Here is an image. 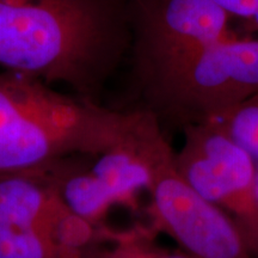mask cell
<instances>
[{"label": "cell", "mask_w": 258, "mask_h": 258, "mask_svg": "<svg viewBox=\"0 0 258 258\" xmlns=\"http://www.w3.org/2000/svg\"><path fill=\"white\" fill-rule=\"evenodd\" d=\"M177 172L202 198L232 219L258 258L257 163L215 120L183 127Z\"/></svg>", "instance_id": "277c9868"}, {"label": "cell", "mask_w": 258, "mask_h": 258, "mask_svg": "<svg viewBox=\"0 0 258 258\" xmlns=\"http://www.w3.org/2000/svg\"><path fill=\"white\" fill-rule=\"evenodd\" d=\"M258 164V93L215 118Z\"/></svg>", "instance_id": "8fae6325"}, {"label": "cell", "mask_w": 258, "mask_h": 258, "mask_svg": "<svg viewBox=\"0 0 258 258\" xmlns=\"http://www.w3.org/2000/svg\"><path fill=\"white\" fill-rule=\"evenodd\" d=\"M257 195H258V164H257Z\"/></svg>", "instance_id": "4fadbf2b"}, {"label": "cell", "mask_w": 258, "mask_h": 258, "mask_svg": "<svg viewBox=\"0 0 258 258\" xmlns=\"http://www.w3.org/2000/svg\"><path fill=\"white\" fill-rule=\"evenodd\" d=\"M67 211L46 167L0 173V225L40 231L53 239L57 222Z\"/></svg>", "instance_id": "ba28073f"}, {"label": "cell", "mask_w": 258, "mask_h": 258, "mask_svg": "<svg viewBox=\"0 0 258 258\" xmlns=\"http://www.w3.org/2000/svg\"><path fill=\"white\" fill-rule=\"evenodd\" d=\"M212 0H131L128 59L138 88L202 48L233 36Z\"/></svg>", "instance_id": "5b68a950"}, {"label": "cell", "mask_w": 258, "mask_h": 258, "mask_svg": "<svg viewBox=\"0 0 258 258\" xmlns=\"http://www.w3.org/2000/svg\"><path fill=\"white\" fill-rule=\"evenodd\" d=\"M139 90L160 122L215 120L258 93V40L231 36L209 44Z\"/></svg>", "instance_id": "3957f363"}, {"label": "cell", "mask_w": 258, "mask_h": 258, "mask_svg": "<svg viewBox=\"0 0 258 258\" xmlns=\"http://www.w3.org/2000/svg\"><path fill=\"white\" fill-rule=\"evenodd\" d=\"M131 0H0V67L97 103L127 60Z\"/></svg>", "instance_id": "6da1fadb"}, {"label": "cell", "mask_w": 258, "mask_h": 258, "mask_svg": "<svg viewBox=\"0 0 258 258\" xmlns=\"http://www.w3.org/2000/svg\"><path fill=\"white\" fill-rule=\"evenodd\" d=\"M150 213L159 230L191 258H253L226 213L202 198L177 172L175 161L148 189Z\"/></svg>", "instance_id": "8992f818"}, {"label": "cell", "mask_w": 258, "mask_h": 258, "mask_svg": "<svg viewBox=\"0 0 258 258\" xmlns=\"http://www.w3.org/2000/svg\"><path fill=\"white\" fill-rule=\"evenodd\" d=\"M0 258H70L50 235L0 225Z\"/></svg>", "instance_id": "9c48e42d"}, {"label": "cell", "mask_w": 258, "mask_h": 258, "mask_svg": "<svg viewBox=\"0 0 258 258\" xmlns=\"http://www.w3.org/2000/svg\"><path fill=\"white\" fill-rule=\"evenodd\" d=\"M175 161L161 122L153 111L140 106L120 110L114 138L104 151L89 156L91 172L115 205L133 206L135 195L147 190L166 165Z\"/></svg>", "instance_id": "52a82bcc"}, {"label": "cell", "mask_w": 258, "mask_h": 258, "mask_svg": "<svg viewBox=\"0 0 258 258\" xmlns=\"http://www.w3.org/2000/svg\"><path fill=\"white\" fill-rule=\"evenodd\" d=\"M228 18L240 19L258 30V0H212Z\"/></svg>", "instance_id": "7c38bea8"}, {"label": "cell", "mask_w": 258, "mask_h": 258, "mask_svg": "<svg viewBox=\"0 0 258 258\" xmlns=\"http://www.w3.org/2000/svg\"><path fill=\"white\" fill-rule=\"evenodd\" d=\"M120 110L56 91L42 80L0 71V173L96 156L114 138Z\"/></svg>", "instance_id": "7a4b0ae2"}, {"label": "cell", "mask_w": 258, "mask_h": 258, "mask_svg": "<svg viewBox=\"0 0 258 258\" xmlns=\"http://www.w3.org/2000/svg\"><path fill=\"white\" fill-rule=\"evenodd\" d=\"M109 246H103L95 258H191L183 251L169 252L158 247L145 230L115 232L109 230Z\"/></svg>", "instance_id": "30bf717a"}]
</instances>
